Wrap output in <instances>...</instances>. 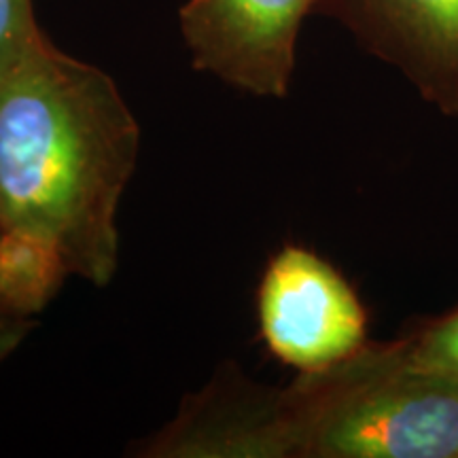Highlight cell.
I'll return each instance as SVG.
<instances>
[{
	"instance_id": "obj_1",
	"label": "cell",
	"mask_w": 458,
	"mask_h": 458,
	"mask_svg": "<svg viewBox=\"0 0 458 458\" xmlns=\"http://www.w3.org/2000/svg\"><path fill=\"white\" fill-rule=\"evenodd\" d=\"M140 125L113 77L41 32L0 77V229L60 250L71 276L106 286Z\"/></svg>"
},
{
	"instance_id": "obj_2",
	"label": "cell",
	"mask_w": 458,
	"mask_h": 458,
	"mask_svg": "<svg viewBox=\"0 0 458 458\" xmlns=\"http://www.w3.org/2000/svg\"><path fill=\"white\" fill-rule=\"evenodd\" d=\"M284 408L295 458H458V376L418 363L405 337L301 371Z\"/></svg>"
},
{
	"instance_id": "obj_3",
	"label": "cell",
	"mask_w": 458,
	"mask_h": 458,
	"mask_svg": "<svg viewBox=\"0 0 458 458\" xmlns=\"http://www.w3.org/2000/svg\"><path fill=\"white\" fill-rule=\"evenodd\" d=\"M257 318L267 351L297 371H318L368 342V312L346 278L303 246H284L257 291Z\"/></svg>"
},
{
	"instance_id": "obj_4",
	"label": "cell",
	"mask_w": 458,
	"mask_h": 458,
	"mask_svg": "<svg viewBox=\"0 0 458 458\" xmlns=\"http://www.w3.org/2000/svg\"><path fill=\"white\" fill-rule=\"evenodd\" d=\"M323 0H187L181 34L193 68L259 98H284L301 24Z\"/></svg>"
},
{
	"instance_id": "obj_5",
	"label": "cell",
	"mask_w": 458,
	"mask_h": 458,
	"mask_svg": "<svg viewBox=\"0 0 458 458\" xmlns=\"http://www.w3.org/2000/svg\"><path fill=\"white\" fill-rule=\"evenodd\" d=\"M147 458H295L284 388L257 385L236 363L182 399L179 414L134 445Z\"/></svg>"
},
{
	"instance_id": "obj_6",
	"label": "cell",
	"mask_w": 458,
	"mask_h": 458,
	"mask_svg": "<svg viewBox=\"0 0 458 458\" xmlns=\"http://www.w3.org/2000/svg\"><path fill=\"white\" fill-rule=\"evenodd\" d=\"M318 11L340 20L427 102L458 114V0H323Z\"/></svg>"
},
{
	"instance_id": "obj_7",
	"label": "cell",
	"mask_w": 458,
	"mask_h": 458,
	"mask_svg": "<svg viewBox=\"0 0 458 458\" xmlns=\"http://www.w3.org/2000/svg\"><path fill=\"white\" fill-rule=\"evenodd\" d=\"M71 276L60 250L20 229H0V301L24 318H37Z\"/></svg>"
},
{
	"instance_id": "obj_8",
	"label": "cell",
	"mask_w": 458,
	"mask_h": 458,
	"mask_svg": "<svg viewBox=\"0 0 458 458\" xmlns=\"http://www.w3.org/2000/svg\"><path fill=\"white\" fill-rule=\"evenodd\" d=\"M405 342L418 363L458 376V308L405 335Z\"/></svg>"
},
{
	"instance_id": "obj_9",
	"label": "cell",
	"mask_w": 458,
	"mask_h": 458,
	"mask_svg": "<svg viewBox=\"0 0 458 458\" xmlns=\"http://www.w3.org/2000/svg\"><path fill=\"white\" fill-rule=\"evenodd\" d=\"M41 32L32 0H0V77L24 55Z\"/></svg>"
},
{
	"instance_id": "obj_10",
	"label": "cell",
	"mask_w": 458,
	"mask_h": 458,
	"mask_svg": "<svg viewBox=\"0 0 458 458\" xmlns=\"http://www.w3.org/2000/svg\"><path fill=\"white\" fill-rule=\"evenodd\" d=\"M37 327V320L24 318L20 314L11 312L3 301H0V363L7 360L17 348L24 344L32 329Z\"/></svg>"
}]
</instances>
